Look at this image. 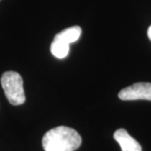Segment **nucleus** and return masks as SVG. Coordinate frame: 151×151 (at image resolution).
<instances>
[{
    "mask_svg": "<svg viewBox=\"0 0 151 151\" xmlns=\"http://www.w3.org/2000/svg\"><path fill=\"white\" fill-rule=\"evenodd\" d=\"M81 145L80 134L66 126H59L49 130L42 139L45 151H75Z\"/></svg>",
    "mask_w": 151,
    "mask_h": 151,
    "instance_id": "f257e3e1",
    "label": "nucleus"
},
{
    "mask_svg": "<svg viewBox=\"0 0 151 151\" xmlns=\"http://www.w3.org/2000/svg\"><path fill=\"white\" fill-rule=\"evenodd\" d=\"M1 85L8 101L14 106L25 102L24 82L21 76L15 71H6L1 77Z\"/></svg>",
    "mask_w": 151,
    "mask_h": 151,
    "instance_id": "f03ea898",
    "label": "nucleus"
},
{
    "mask_svg": "<svg viewBox=\"0 0 151 151\" xmlns=\"http://www.w3.org/2000/svg\"><path fill=\"white\" fill-rule=\"evenodd\" d=\"M119 97L124 101L131 100H149L151 101V83L138 82L122 89Z\"/></svg>",
    "mask_w": 151,
    "mask_h": 151,
    "instance_id": "7ed1b4c3",
    "label": "nucleus"
},
{
    "mask_svg": "<svg viewBox=\"0 0 151 151\" xmlns=\"http://www.w3.org/2000/svg\"><path fill=\"white\" fill-rule=\"evenodd\" d=\"M113 138L119 143L122 151H142L139 143L130 136L127 130L124 129L116 130Z\"/></svg>",
    "mask_w": 151,
    "mask_h": 151,
    "instance_id": "20e7f679",
    "label": "nucleus"
},
{
    "mask_svg": "<svg viewBox=\"0 0 151 151\" xmlns=\"http://www.w3.org/2000/svg\"><path fill=\"white\" fill-rule=\"evenodd\" d=\"M81 35V29L80 26H72V27L67 28L62 30L61 32L55 35L54 39L70 45L76 42L80 38Z\"/></svg>",
    "mask_w": 151,
    "mask_h": 151,
    "instance_id": "39448f33",
    "label": "nucleus"
},
{
    "mask_svg": "<svg viewBox=\"0 0 151 151\" xmlns=\"http://www.w3.org/2000/svg\"><path fill=\"white\" fill-rule=\"evenodd\" d=\"M50 51L51 54L56 58L63 59L66 57L69 53V45L54 39L53 42L50 45Z\"/></svg>",
    "mask_w": 151,
    "mask_h": 151,
    "instance_id": "423d86ee",
    "label": "nucleus"
},
{
    "mask_svg": "<svg viewBox=\"0 0 151 151\" xmlns=\"http://www.w3.org/2000/svg\"><path fill=\"white\" fill-rule=\"evenodd\" d=\"M148 36L151 40V26H150V28L148 29Z\"/></svg>",
    "mask_w": 151,
    "mask_h": 151,
    "instance_id": "0eeeda50",
    "label": "nucleus"
}]
</instances>
